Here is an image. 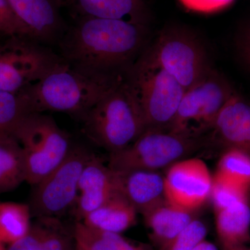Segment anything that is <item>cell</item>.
I'll return each instance as SVG.
<instances>
[{
	"label": "cell",
	"instance_id": "obj_22",
	"mask_svg": "<svg viewBox=\"0 0 250 250\" xmlns=\"http://www.w3.org/2000/svg\"><path fill=\"white\" fill-rule=\"evenodd\" d=\"M25 182L22 148L9 133L0 134V194Z\"/></svg>",
	"mask_w": 250,
	"mask_h": 250
},
{
	"label": "cell",
	"instance_id": "obj_3",
	"mask_svg": "<svg viewBox=\"0 0 250 250\" xmlns=\"http://www.w3.org/2000/svg\"><path fill=\"white\" fill-rule=\"evenodd\" d=\"M81 120L87 137L109 153L127 147L147 129L139 104L126 77Z\"/></svg>",
	"mask_w": 250,
	"mask_h": 250
},
{
	"label": "cell",
	"instance_id": "obj_18",
	"mask_svg": "<svg viewBox=\"0 0 250 250\" xmlns=\"http://www.w3.org/2000/svg\"><path fill=\"white\" fill-rule=\"evenodd\" d=\"M138 213L126 197L117 190L106 202L85 215L81 222L95 229L121 233L135 225Z\"/></svg>",
	"mask_w": 250,
	"mask_h": 250
},
{
	"label": "cell",
	"instance_id": "obj_15",
	"mask_svg": "<svg viewBox=\"0 0 250 250\" xmlns=\"http://www.w3.org/2000/svg\"><path fill=\"white\" fill-rule=\"evenodd\" d=\"M115 172L117 188L143 215L166 201L165 180L160 171Z\"/></svg>",
	"mask_w": 250,
	"mask_h": 250
},
{
	"label": "cell",
	"instance_id": "obj_17",
	"mask_svg": "<svg viewBox=\"0 0 250 250\" xmlns=\"http://www.w3.org/2000/svg\"><path fill=\"white\" fill-rule=\"evenodd\" d=\"M149 230V238L157 250L177 236L197 218L195 212L166 200L143 215Z\"/></svg>",
	"mask_w": 250,
	"mask_h": 250
},
{
	"label": "cell",
	"instance_id": "obj_28",
	"mask_svg": "<svg viewBox=\"0 0 250 250\" xmlns=\"http://www.w3.org/2000/svg\"><path fill=\"white\" fill-rule=\"evenodd\" d=\"M0 33L10 37L29 38L25 28L16 17L6 0H0Z\"/></svg>",
	"mask_w": 250,
	"mask_h": 250
},
{
	"label": "cell",
	"instance_id": "obj_20",
	"mask_svg": "<svg viewBox=\"0 0 250 250\" xmlns=\"http://www.w3.org/2000/svg\"><path fill=\"white\" fill-rule=\"evenodd\" d=\"M215 229L223 248L245 246L250 241L248 200L215 212Z\"/></svg>",
	"mask_w": 250,
	"mask_h": 250
},
{
	"label": "cell",
	"instance_id": "obj_4",
	"mask_svg": "<svg viewBox=\"0 0 250 250\" xmlns=\"http://www.w3.org/2000/svg\"><path fill=\"white\" fill-rule=\"evenodd\" d=\"M126 81L139 104L147 129L168 130L185 88L155 62L147 48L128 70Z\"/></svg>",
	"mask_w": 250,
	"mask_h": 250
},
{
	"label": "cell",
	"instance_id": "obj_12",
	"mask_svg": "<svg viewBox=\"0 0 250 250\" xmlns=\"http://www.w3.org/2000/svg\"><path fill=\"white\" fill-rule=\"evenodd\" d=\"M203 153L220 154L238 149L250 155V103L235 92L203 137Z\"/></svg>",
	"mask_w": 250,
	"mask_h": 250
},
{
	"label": "cell",
	"instance_id": "obj_13",
	"mask_svg": "<svg viewBox=\"0 0 250 250\" xmlns=\"http://www.w3.org/2000/svg\"><path fill=\"white\" fill-rule=\"evenodd\" d=\"M6 1L31 39L42 44L59 42L66 31L59 0Z\"/></svg>",
	"mask_w": 250,
	"mask_h": 250
},
{
	"label": "cell",
	"instance_id": "obj_30",
	"mask_svg": "<svg viewBox=\"0 0 250 250\" xmlns=\"http://www.w3.org/2000/svg\"><path fill=\"white\" fill-rule=\"evenodd\" d=\"M239 49L243 61L250 70V25L242 34L239 42Z\"/></svg>",
	"mask_w": 250,
	"mask_h": 250
},
{
	"label": "cell",
	"instance_id": "obj_27",
	"mask_svg": "<svg viewBox=\"0 0 250 250\" xmlns=\"http://www.w3.org/2000/svg\"><path fill=\"white\" fill-rule=\"evenodd\" d=\"M208 228L203 221L195 218L187 228L158 250H192L206 239Z\"/></svg>",
	"mask_w": 250,
	"mask_h": 250
},
{
	"label": "cell",
	"instance_id": "obj_34",
	"mask_svg": "<svg viewBox=\"0 0 250 250\" xmlns=\"http://www.w3.org/2000/svg\"><path fill=\"white\" fill-rule=\"evenodd\" d=\"M77 250H84L82 249V248H80V247H78L77 246Z\"/></svg>",
	"mask_w": 250,
	"mask_h": 250
},
{
	"label": "cell",
	"instance_id": "obj_25",
	"mask_svg": "<svg viewBox=\"0 0 250 250\" xmlns=\"http://www.w3.org/2000/svg\"><path fill=\"white\" fill-rule=\"evenodd\" d=\"M31 111L23 91L19 93L0 90V134L9 133L20 121Z\"/></svg>",
	"mask_w": 250,
	"mask_h": 250
},
{
	"label": "cell",
	"instance_id": "obj_1",
	"mask_svg": "<svg viewBox=\"0 0 250 250\" xmlns=\"http://www.w3.org/2000/svg\"><path fill=\"white\" fill-rule=\"evenodd\" d=\"M59 41L61 57L97 73H127L146 49L147 24L80 17Z\"/></svg>",
	"mask_w": 250,
	"mask_h": 250
},
{
	"label": "cell",
	"instance_id": "obj_26",
	"mask_svg": "<svg viewBox=\"0 0 250 250\" xmlns=\"http://www.w3.org/2000/svg\"><path fill=\"white\" fill-rule=\"evenodd\" d=\"M249 190L215 174L210 199L215 212L248 200Z\"/></svg>",
	"mask_w": 250,
	"mask_h": 250
},
{
	"label": "cell",
	"instance_id": "obj_7",
	"mask_svg": "<svg viewBox=\"0 0 250 250\" xmlns=\"http://www.w3.org/2000/svg\"><path fill=\"white\" fill-rule=\"evenodd\" d=\"M235 92L228 80L212 67L186 90L168 130L189 137L203 138Z\"/></svg>",
	"mask_w": 250,
	"mask_h": 250
},
{
	"label": "cell",
	"instance_id": "obj_24",
	"mask_svg": "<svg viewBox=\"0 0 250 250\" xmlns=\"http://www.w3.org/2000/svg\"><path fill=\"white\" fill-rule=\"evenodd\" d=\"M216 175L249 190L250 155L238 149H229L220 154Z\"/></svg>",
	"mask_w": 250,
	"mask_h": 250
},
{
	"label": "cell",
	"instance_id": "obj_23",
	"mask_svg": "<svg viewBox=\"0 0 250 250\" xmlns=\"http://www.w3.org/2000/svg\"><path fill=\"white\" fill-rule=\"evenodd\" d=\"M31 208L18 202H0V241L12 244L23 238L31 228Z\"/></svg>",
	"mask_w": 250,
	"mask_h": 250
},
{
	"label": "cell",
	"instance_id": "obj_16",
	"mask_svg": "<svg viewBox=\"0 0 250 250\" xmlns=\"http://www.w3.org/2000/svg\"><path fill=\"white\" fill-rule=\"evenodd\" d=\"M64 6L74 18H106L147 24L145 0H66Z\"/></svg>",
	"mask_w": 250,
	"mask_h": 250
},
{
	"label": "cell",
	"instance_id": "obj_9",
	"mask_svg": "<svg viewBox=\"0 0 250 250\" xmlns=\"http://www.w3.org/2000/svg\"><path fill=\"white\" fill-rule=\"evenodd\" d=\"M92 156L85 148L72 146L66 158L34 186L31 213L39 218H56L75 207L81 174Z\"/></svg>",
	"mask_w": 250,
	"mask_h": 250
},
{
	"label": "cell",
	"instance_id": "obj_32",
	"mask_svg": "<svg viewBox=\"0 0 250 250\" xmlns=\"http://www.w3.org/2000/svg\"><path fill=\"white\" fill-rule=\"evenodd\" d=\"M4 244V243L0 241V250H5Z\"/></svg>",
	"mask_w": 250,
	"mask_h": 250
},
{
	"label": "cell",
	"instance_id": "obj_19",
	"mask_svg": "<svg viewBox=\"0 0 250 250\" xmlns=\"http://www.w3.org/2000/svg\"><path fill=\"white\" fill-rule=\"evenodd\" d=\"M39 220L6 250H77L74 235L64 231L55 218H39Z\"/></svg>",
	"mask_w": 250,
	"mask_h": 250
},
{
	"label": "cell",
	"instance_id": "obj_33",
	"mask_svg": "<svg viewBox=\"0 0 250 250\" xmlns=\"http://www.w3.org/2000/svg\"><path fill=\"white\" fill-rule=\"evenodd\" d=\"M59 2L61 3V4L62 5V6H65V1H66V0H59Z\"/></svg>",
	"mask_w": 250,
	"mask_h": 250
},
{
	"label": "cell",
	"instance_id": "obj_10",
	"mask_svg": "<svg viewBox=\"0 0 250 250\" xmlns=\"http://www.w3.org/2000/svg\"><path fill=\"white\" fill-rule=\"evenodd\" d=\"M45 44L15 36L0 45V90L19 93L41 78L60 60Z\"/></svg>",
	"mask_w": 250,
	"mask_h": 250
},
{
	"label": "cell",
	"instance_id": "obj_2",
	"mask_svg": "<svg viewBox=\"0 0 250 250\" xmlns=\"http://www.w3.org/2000/svg\"><path fill=\"white\" fill-rule=\"evenodd\" d=\"M126 75L88 71L61 58L22 91L33 113L62 112L82 119L99 100L122 83Z\"/></svg>",
	"mask_w": 250,
	"mask_h": 250
},
{
	"label": "cell",
	"instance_id": "obj_5",
	"mask_svg": "<svg viewBox=\"0 0 250 250\" xmlns=\"http://www.w3.org/2000/svg\"><path fill=\"white\" fill-rule=\"evenodd\" d=\"M11 134L22 148L25 182L34 187L66 158L72 147L66 133L42 113H29Z\"/></svg>",
	"mask_w": 250,
	"mask_h": 250
},
{
	"label": "cell",
	"instance_id": "obj_31",
	"mask_svg": "<svg viewBox=\"0 0 250 250\" xmlns=\"http://www.w3.org/2000/svg\"><path fill=\"white\" fill-rule=\"evenodd\" d=\"M192 250H218L217 247L211 242L204 240Z\"/></svg>",
	"mask_w": 250,
	"mask_h": 250
},
{
	"label": "cell",
	"instance_id": "obj_21",
	"mask_svg": "<svg viewBox=\"0 0 250 250\" xmlns=\"http://www.w3.org/2000/svg\"><path fill=\"white\" fill-rule=\"evenodd\" d=\"M77 246L84 250H155L146 243L130 241L121 233L100 231L77 222L73 231Z\"/></svg>",
	"mask_w": 250,
	"mask_h": 250
},
{
	"label": "cell",
	"instance_id": "obj_8",
	"mask_svg": "<svg viewBox=\"0 0 250 250\" xmlns=\"http://www.w3.org/2000/svg\"><path fill=\"white\" fill-rule=\"evenodd\" d=\"M147 49L155 62L186 90L212 67L205 45L182 28L164 29Z\"/></svg>",
	"mask_w": 250,
	"mask_h": 250
},
{
	"label": "cell",
	"instance_id": "obj_6",
	"mask_svg": "<svg viewBox=\"0 0 250 250\" xmlns=\"http://www.w3.org/2000/svg\"><path fill=\"white\" fill-rule=\"evenodd\" d=\"M205 147L203 138L189 137L170 130L146 129L127 147L110 153L108 166L116 172L160 171Z\"/></svg>",
	"mask_w": 250,
	"mask_h": 250
},
{
	"label": "cell",
	"instance_id": "obj_11",
	"mask_svg": "<svg viewBox=\"0 0 250 250\" xmlns=\"http://www.w3.org/2000/svg\"><path fill=\"white\" fill-rule=\"evenodd\" d=\"M166 198L172 205L195 212L209 200L213 177L203 160L187 158L167 167Z\"/></svg>",
	"mask_w": 250,
	"mask_h": 250
},
{
	"label": "cell",
	"instance_id": "obj_14",
	"mask_svg": "<svg viewBox=\"0 0 250 250\" xmlns=\"http://www.w3.org/2000/svg\"><path fill=\"white\" fill-rule=\"evenodd\" d=\"M117 190L115 172L98 157L92 156L79 181L78 196L75 206L79 222L103 205Z\"/></svg>",
	"mask_w": 250,
	"mask_h": 250
},
{
	"label": "cell",
	"instance_id": "obj_29",
	"mask_svg": "<svg viewBox=\"0 0 250 250\" xmlns=\"http://www.w3.org/2000/svg\"><path fill=\"white\" fill-rule=\"evenodd\" d=\"M184 7L199 14H213L226 9L234 0H179Z\"/></svg>",
	"mask_w": 250,
	"mask_h": 250
}]
</instances>
